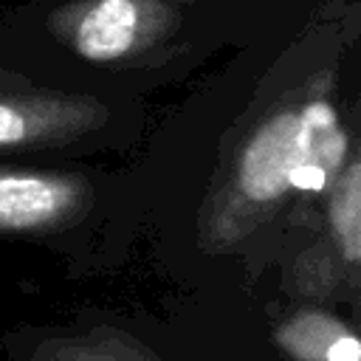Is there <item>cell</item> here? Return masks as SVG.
<instances>
[{
	"mask_svg": "<svg viewBox=\"0 0 361 361\" xmlns=\"http://www.w3.org/2000/svg\"><path fill=\"white\" fill-rule=\"evenodd\" d=\"M353 147L327 85L288 93L231 144L203 192L197 240L209 254L240 257L251 276L276 268L307 228Z\"/></svg>",
	"mask_w": 361,
	"mask_h": 361,
	"instance_id": "obj_1",
	"label": "cell"
},
{
	"mask_svg": "<svg viewBox=\"0 0 361 361\" xmlns=\"http://www.w3.org/2000/svg\"><path fill=\"white\" fill-rule=\"evenodd\" d=\"M307 228L276 262L282 299L322 302L361 327V127Z\"/></svg>",
	"mask_w": 361,
	"mask_h": 361,
	"instance_id": "obj_2",
	"label": "cell"
},
{
	"mask_svg": "<svg viewBox=\"0 0 361 361\" xmlns=\"http://www.w3.org/2000/svg\"><path fill=\"white\" fill-rule=\"evenodd\" d=\"M172 23L166 0H76L56 8L48 28L85 62L110 65L155 45Z\"/></svg>",
	"mask_w": 361,
	"mask_h": 361,
	"instance_id": "obj_3",
	"label": "cell"
},
{
	"mask_svg": "<svg viewBox=\"0 0 361 361\" xmlns=\"http://www.w3.org/2000/svg\"><path fill=\"white\" fill-rule=\"evenodd\" d=\"M96 206L87 175L0 164V237L51 240L85 226Z\"/></svg>",
	"mask_w": 361,
	"mask_h": 361,
	"instance_id": "obj_4",
	"label": "cell"
},
{
	"mask_svg": "<svg viewBox=\"0 0 361 361\" xmlns=\"http://www.w3.org/2000/svg\"><path fill=\"white\" fill-rule=\"evenodd\" d=\"M110 121V107L85 93H0V152L56 149Z\"/></svg>",
	"mask_w": 361,
	"mask_h": 361,
	"instance_id": "obj_5",
	"label": "cell"
},
{
	"mask_svg": "<svg viewBox=\"0 0 361 361\" xmlns=\"http://www.w3.org/2000/svg\"><path fill=\"white\" fill-rule=\"evenodd\" d=\"M31 361H164L135 336L110 327H76V330H48L37 338Z\"/></svg>",
	"mask_w": 361,
	"mask_h": 361,
	"instance_id": "obj_6",
	"label": "cell"
}]
</instances>
